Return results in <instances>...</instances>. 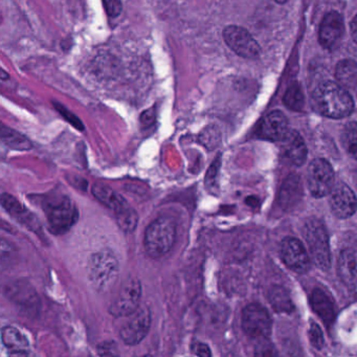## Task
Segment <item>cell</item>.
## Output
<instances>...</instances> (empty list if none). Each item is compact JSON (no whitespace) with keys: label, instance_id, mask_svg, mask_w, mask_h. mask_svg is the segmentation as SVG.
Returning a JSON list of instances; mask_svg holds the SVG:
<instances>
[{"label":"cell","instance_id":"1","mask_svg":"<svg viewBox=\"0 0 357 357\" xmlns=\"http://www.w3.org/2000/svg\"><path fill=\"white\" fill-rule=\"evenodd\" d=\"M311 102L316 112L330 118L347 117L354 109V101L347 88L332 81H326L317 86Z\"/></svg>","mask_w":357,"mask_h":357},{"label":"cell","instance_id":"2","mask_svg":"<svg viewBox=\"0 0 357 357\" xmlns=\"http://www.w3.org/2000/svg\"><path fill=\"white\" fill-rule=\"evenodd\" d=\"M38 199L50 233L63 235L78 222L79 210L68 195L49 193Z\"/></svg>","mask_w":357,"mask_h":357},{"label":"cell","instance_id":"3","mask_svg":"<svg viewBox=\"0 0 357 357\" xmlns=\"http://www.w3.org/2000/svg\"><path fill=\"white\" fill-rule=\"evenodd\" d=\"M175 239V221L170 217H158L145 230V250L152 259H160L172 249Z\"/></svg>","mask_w":357,"mask_h":357},{"label":"cell","instance_id":"4","mask_svg":"<svg viewBox=\"0 0 357 357\" xmlns=\"http://www.w3.org/2000/svg\"><path fill=\"white\" fill-rule=\"evenodd\" d=\"M120 265L112 250L105 248L92 254L87 263V276L90 284L97 292H106L115 283Z\"/></svg>","mask_w":357,"mask_h":357},{"label":"cell","instance_id":"5","mask_svg":"<svg viewBox=\"0 0 357 357\" xmlns=\"http://www.w3.org/2000/svg\"><path fill=\"white\" fill-rule=\"evenodd\" d=\"M302 234L315 265L323 270H328L331 265V252L325 224L315 217L309 218L304 223Z\"/></svg>","mask_w":357,"mask_h":357},{"label":"cell","instance_id":"6","mask_svg":"<svg viewBox=\"0 0 357 357\" xmlns=\"http://www.w3.org/2000/svg\"><path fill=\"white\" fill-rule=\"evenodd\" d=\"M273 321L266 308L260 304H249L242 311V328L249 337L267 340L272 332Z\"/></svg>","mask_w":357,"mask_h":357},{"label":"cell","instance_id":"7","mask_svg":"<svg viewBox=\"0 0 357 357\" xmlns=\"http://www.w3.org/2000/svg\"><path fill=\"white\" fill-rule=\"evenodd\" d=\"M335 174L331 164L323 158H315L307 170V186L312 196L322 198L330 194L334 187Z\"/></svg>","mask_w":357,"mask_h":357},{"label":"cell","instance_id":"8","mask_svg":"<svg viewBox=\"0 0 357 357\" xmlns=\"http://www.w3.org/2000/svg\"><path fill=\"white\" fill-rule=\"evenodd\" d=\"M126 317V322L120 329L121 339L128 346L138 345L149 333L152 321L150 309L147 306H140Z\"/></svg>","mask_w":357,"mask_h":357},{"label":"cell","instance_id":"9","mask_svg":"<svg viewBox=\"0 0 357 357\" xmlns=\"http://www.w3.org/2000/svg\"><path fill=\"white\" fill-rule=\"evenodd\" d=\"M223 40L235 54L244 59H257L261 54V48L255 38L238 25H228L222 32Z\"/></svg>","mask_w":357,"mask_h":357},{"label":"cell","instance_id":"10","mask_svg":"<svg viewBox=\"0 0 357 357\" xmlns=\"http://www.w3.org/2000/svg\"><path fill=\"white\" fill-rule=\"evenodd\" d=\"M142 284L137 277H131L124 284L115 300L110 304L109 313L114 317H126L141 306Z\"/></svg>","mask_w":357,"mask_h":357},{"label":"cell","instance_id":"11","mask_svg":"<svg viewBox=\"0 0 357 357\" xmlns=\"http://www.w3.org/2000/svg\"><path fill=\"white\" fill-rule=\"evenodd\" d=\"M281 258L284 264L296 274H305L310 267V259L304 244L292 237L281 243Z\"/></svg>","mask_w":357,"mask_h":357},{"label":"cell","instance_id":"12","mask_svg":"<svg viewBox=\"0 0 357 357\" xmlns=\"http://www.w3.org/2000/svg\"><path fill=\"white\" fill-rule=\"evenodd\" d=\"M330 207L332 213L340 219H347L355 214L357 199L352 189L346 183H335L330 192Z\"/></svg>","mask_w":357,"mask_h":357},{"label":"cell","instance_id":"13","mask_svg":"<svg viewBox=\"0 0 357 357\" xmlns=\"http://www.w3.org/2000/svg\"><path fill=\"white\" fill-rule=\"evenodd\" d=\"M345 31L342 16L339 12H329L323 18L319 31V40L323 48L331 49L339 42Z\"/></svg>","mask_w":357,"mask_h":357},{"label":"cell","instance_id":"14","mask_svg":"<svg viewBox=\"0 0 357 357\" xmlns=\"http://www.w3.org/2000/svg\"><path fill=\"white\" fill-rule=\"evenodd\" d=\"M288 121L283 112L275 110L262 118L258 133L264 140L281 142L288 133Z\"/></svg>","mask_w":357,"mask_h":357},{"label":"cell","instance_id":"15","mask_svg":"<svg viewBox=\"0 0 357 357\" xmlns=\"http://www.w3.org/2000/svg\"><path fill=\"white\" fill-rule=\"evenodd\" d=\"M303 183L297 174H290L284 179L277 195V202L284 211H292L303 198Z\"/></svg>","mask_w":357,"mask_h":357},{"label":"cell","instance_id":"16","mask_svg":"<svg viewBox=\"0 0 357 357\" xmlns=\"http://www.w3.org/2000/svg\"><path fill=\"white\" fill-rule=\"evenodd\" d=\"M281 150L283 155L294 166L301 167L305 163L307 158V147L303 137L297 131H288V133L281 141Z\"/></svg>","mask_w":357,"mask_h":357},{"label":"cell","instance_id":"17","mask_svg":"<svg viewBox=\"0 0 357 357\" xmlns=\"http://www.w3.org/2000/svg\"><path fill=\"white\" fill-rule=\"evenodd\" d=\"M1 204L2 208L13 218H15L16 220L24 224L26 227L36 231V233L40 229V226H39V221L37 220V218L28 209L24 208L20 201L17 200V198H15L14 196H12L9 193H3L1 195Z\"/></svg>","mask_w":357,"mask_h":357},{"label":"cell","instance_id":"18","mask_svg":"<svg viewBox=\"0 0 357 357\" xmlns=\"http://www.w3.org/2000/svg\"><path fill=\"white\" fill-rule=\"evenodd\" d=\"M91 193L106 208L114 211L115 216L130 208L128 202L120 194L105 183L96 182L91 188Z\"/></svg>","mask_w":357,"mask_h":357},{"label":"cell","instance_id":"19","mask_svg":"<svg viewBox=\"0 0 357 357\" xmlns=\"http://www.w3.org/2000/svg\"><path fill=\"white\" fill-rule=\"evenodd\" d=\"M310 305L327 327L332 325L335 319V304L331 295L324 289L315 288L310 295Z\"/></svg>","mask_w":357,"mask_h":357},{"label":"cell","instance_id":"20","mask_svg":"<svg viewBox=\"0 0 357 357\" xmlns=\"http://www.w3.org/2000/svg\"><path fill=\"white\" fill-rule=\"evenodd\" d=\"M1 340L4 347L12 355L24 356L30 352V342L26 336L13 326H5L1 329Z\"/></svg>","mask_w":357,"mask_h":357},{"label":"cell","instance_id":"21","mask_svg":"<svg viewBox=\"0 0 357 357\" xmlns=\"http://www.w3.org/2000/svg\"><path fill=\"white\" fill-rule=\"evenodd\" d=\"M339 276L349 286L357 283V249L343 248L339 259Z\"/></svg>","mask_w":357,"mask_h":357},{"label":"cell","instance_id":"22","mask_svg":"<svg viewBox=\"0 0 357 357\" xmlns=\"http://www.w3.org/2000/svg\"><path fill=\"white\" fill-rule=\"evenodd\" d=\"M0 138H1L2 144L12 150L28 151L32 148V144L28 137L20 132L5 126L4 124L1 125Z\"/></svg>","mask_w":357,"mask_h":357},{"label":"cell","instance_id":"23","mask_svg":"<svg viewBox=\"0 0 357 357\" xmlns=\"http://www.w3.org/2000/svg\"><path fill=\"white\" fill-rule=\"evenodd\" d=\"M268 301L276 312L290 313L294 309L288 290L279 285H274L268 292Z\"/></svg>","mask_w":357,"mask_h":357},{"label":"cell","instance_id":"24","mask_svg":"<svg viewBox=\"0 0 357 357\" xmlns=\"http://www.w3.org/2000/svg\"><path fill=\"white\" fill-rule=\"evenodd\" d=\"M335 76L339 83L345 88H352L357 85V64L356 62L343 60L336 66Z\"/></svg>","mask_w":357,"mask_h":357},{"label":"cell","instance_id":"25","mask_svg":"<svg viewBox=\"0 0 357 357\" xmlns=\"http://www.w3.org/2000/svg\"><path fill=\"white\" fill-rule=\"evenodd\" d=\"M284 104L287 108L293 111H301L305 105V97L300 83L294 82L289 86L283 97Z\"/></svg>","mask_w":357,"mask_h":357},{"label":"cell","instance_id":"26","mask_svg":"<svg viewBox=\"0 0 357 357\" xmlns=\"http://www.w3.org/2000/svg\"><path fill=\"white\" fill-rule=\"evenodd\" d=\"M341 143L347 153L357 161V123L346 125L341 133Z\"/></svg>","mask_w":357,"mask_h":357},{"label":"cell","instance_id":"27","mask_svg":"<svg viewBox=\"0 0 357 357\" xmlns=\"http://www.w3.org/2000/svg\"><path fill=\"white\" fill-rule=\"evenodd\" d=\"M199 142L208 150H214L221 143V132L217 126L211 125L204 128L199 134Z\"/></svg>","mask_w":357,"mask_h":357},{"label":"cell","instance_id":"28","mask_svg":"<svg viewBox=\"0 0 357 357\" xmlns=\"http://www.w3.org/2000/svg\"><path fill=\"white\" fill-rule=\"evenodd\" d=\"M115 217L118 227L124 231H126V233H131V231H133L136 228L138 223V215L137 211L131 207L128 208L126 211H124L123 213L116 215Z\"/></svg>","mask_w":357,"mask_h":357},{"label":"cell","instance_id":"29","mask_svg":"<svg viewBox=\"0 0 357 357\" xmlns=\"http://www.w3.org/2000/svg\"><path fill=\"white\" fill-rule=\"evenodd\" d=\"M52 105H54L55 109L59 112V114H61V116L64 118V120L66 122H68L72 127L76 128L79 131H84L85 130L84 124L82 123V121L80 120V118H79L75 114H72V112L69 109L66 108L65 106H63L61 103L56 102V101L52 102Z\"/></svg>","mask_w":357,"mask_h":357},{"label":"cell","instance_id":"30","mask_svg":"<svg viewBox=\"0 0 357 357\" xmlns=\"http://www.w3.org/2000/svg\"><path fill=\"white\" fill-rule=\"evenodd\" d=\"M308 337L311 346L314 347L316 350H322L325 345L324 341V334L321 327L315 323H311L308 329Z\"/></svg>","mask_w":357,"mask_h":357},{"label":"cell","instance_id":"31","mask_svg":"<svg viewBox=\"0 0 357 357\" xmlns=\"http://www.w3.org/2000/svg\"><path fill=\"white\" fill-rule=\"evenodd\" d=\"M104 9L111 18H116L122 14L123 4L121 0H103Z\"/></svg>","mask_w":357,"mask_h":357},{"label":"cell","instance_id":"32","mask_svg":"<svg viewBox=\"0 0 357 357\" xmlns=\"http://www.w3.org/2000/svg\"><path fill=\"white\" fill-rule=\"evenodd\" d=\"M156 121V110L155 108H149L145 110L140 116L141 125L144 128H149L153 125Z\"/></svg>","mask_w":357,"mask_h":357},{"label":"cell","instance_id":"33","mask_svg":"<svg viewBox=\"0 0 357 357\" xmlns=\"http://www.w3.org/2000/svg\"><path fill=\"white\" fill-rule=\"evenodd\" d=\"M116 345L114 341H104L97 346V351L98 355L102 356H114L117 354Z\"/></svg>","mask_w":357,"mask_h":357},{"label":"cell","instance_id":"34","mask_svg":"<svg viewBox=\"0 0 357 357\" xmlns=\"http://www.w3.org/2000/svg\"><path fill=\"white\" fill-rule=\"evenodd\" d=\"M219 169H220V157H218L208 170V174L206 177L207 183H210L211 186L214 182H216L218 173H219Z\"/></svg>","mask_w":357,"mask_h":357},{"label":"cell","instance_id":"35","mask_svg":"<svg viewBox=\"0 0 357 357\" xmlns=\"http://www.w3.org/2000/svg\"><path fill=\"white\" fill-rule=\"evenodd\" d=\"M267 340H261L260 341V346L258 347V351L257 354L260 356H273V355H276V353L275 352L274 347L270 345L266 341Z\"/></svg>","mask_w":357,"mask_h":357},{"label":"cell","instance_id":"36","mask_svg":"<svg viewBox=\"0 0 357 357\" xmlns=\"http://www.w3.org/2000/svg\"><path fill=\"white\" fill-rule=\"evenodd\" d=\"M192 351L194 352L195 355L197 356H202V357H210L211 356V349L208 345L203 342H196L192 347Z\"/></svg>","mask_w":357,"mask_h":357},{"label":"cell","instance_id":"37","mask_svg":"<svg viewBox=\"0 0 357 357\" xmlns=\"http://www.w3.org/2000/svg\"><path fill=\"white\" fill-rule=\"evenodd\" d=\"M350 32H351V36L354 43L357 45V15L352 19L351 23H350Z\"/></svg>","mask_w":357,"mask_h":357},{"label":"cell","instance_id":"38","mask_svg":"<svg viewBox=\"0 0 357 357\" xmlns=\"http://www.w3.org/2000/svg\"><path fill=\"white\" fill-rule=\"evenodd\" d=\"M72 45H74V41H72V39L70 37L65 38L64 40L61 41V48L64 51H68Z\"/></svg>","mask_w":357,"mask_h":357},{"label":"cell","instance_id":"39","mask_svg":"<svg viewBox=\"0 0 357 357\" xmlns=\"http://www.w3.org/2000/svg\"><path fill=\"white\" fill-rule=\"evenodd\" d=\"M0 77H1V80L2 81L9 80V79H10V75L3 68H1V75H0Z\"/></svg>","mask_w":357,"mask_h":357},{"label":"cell","instance_id":"40","mask_svg":"<svg viewBox=\"0 0 357 357\" xmlns=\"http://www.w3.org/2000/svg\"><path fill=\"white\" fill-rule=\"evenodd\" d=\"M276 1L279 2V3H284V2H286L287 0H276Z\"/></svg>","mask_w":357,"mask_h":357},{"label":"cell","instance_id":"41","mask_svg":"<svg viewBox=\"0 0 357 357\" xmlns=\"http://www.w3.org/2000/svg\"><path fill=\"white\" fill-rule=\"evenodd\" d=\"M355 62H356V64H357V55H356V60H355Z\"/></svg>","mask_w":357,"mask_h":357},{"label":"cell","instance_id":"42","mask_svg":"<svg viewBox=\"0 0 357 357\" xmlns=\"http://www.w3.org/2000/svg\"><path fill=\"white\" fill-rule=\"evenodd\" d=\"M356 184H357V176H356Z\"/></svg>","mask_w":357,"mask_h":357}]
</instances>
